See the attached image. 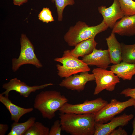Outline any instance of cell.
Returning a JSON list of instances; mask_svg holds the SVG:
<instances>
[{
  "label": "cell",
  "mask_w": 135,
  "mask_h": 135,
  "mask_svg": "<svg viewBox=\"0 0 135 135\" xmlns=\"http://www.w3.org/2000/svg\"><path fill=\"white\" fill-rule=\"evenodd\" d=\"M62 131L72 135H94V114H58Z\"/></svg>",
  "instance_id": "obj_1"
},
{
  "label": "cell",
  "mask_w": 135,
  "mask_h": 135,
  "mask_svg": "<svg viewBox=\"0 0 135 135\" xmlns=\"http://www.w3.org/2000/svg\"><path fill=\"white\" fill-rule=\"evenodd\" d=\"M36 118H30L23 123L14 122L11 126V129L8 135H24V133L35 122Z\"/></svg>",
  "instance_id": "obj_19"
},
{
  "label": "cell",
  "mask_w": 135,
  "mask_h": 135,
  "mask_svg": "<svg viewBox=\"0 0 135 135\" xmlns=\"http://www.w3.org/2000/svg\"><path fill=\"white\" fill-rule=\"evenodd\" d=\"M95 80L93 74H90L88 72H82L80 74H75L65 78L59 85L68 90L80 92L84 90L88 82Z\"/></svg>",
  "instance_id": "obj_11"
},
{
  "label": "cell",
  "mask_w": 135,
  "mask_h": 135,
  "mask_svg": "<svg viewBox=\"0 0 135 135\" xmlns=\"http://www.w3.org/2000/svg\"><path fill=\"white\" fill-rule=\"evenodd\" d=\"M117 22L112 32L122 36L135 35V15L125 16Z\"/></svg>",
  "instance_id": "obj_14"
},
{
  "label": "cell",
  "mask_w": 135,
  "mask_h": 135,
  "mask_svg": "<svg viewBox=\"0 0 135 135\" xmlns=\"http://www.w3.org/2000/svg\"><path fill=\"white\" fill-rule=\"evenodd\" d=\"M68 101V99L59 92L43 91L36 96L34 106L44 118L51 120L55 116L56 112Z\"/></svg>",
  "instance_id": "obj_2"
},
{
  "label": "cell",
  "mask_w": 135,
  "mask_h": 135,
  "mask_svg": "<svg viewBox=\"0 0 135 135\" xmlns=\"http://www.w3.org/2000/svg\"><path fill=\"white\" fill-rule=\"evenodd\" d=\"M0 102L9 110L11 115V120L18 122L20 118L24 114L30 113L34 110L33 108H25L16 105L12 103L9 97L0 94Z\"/></svg>",
  "instance_id": "obj_15"
},
{
  "label": "cell",
  "mask_w": 135,
  "mask_h": 135,
  "mask_svg": "<svg viewBox=\"0 0 135 135\" xmlns=\"http://www.w3.org/2000/svg\"><path fill=\"white\" fill-rule=\"evenodd\" d=\"M53 85V84L50 83L40 86H30L15 78L11 80L8 82L2 85V88L6 90L2 94L3 95H4L6 96L9 97V92L11 91L14 90L20 93L21 96L27 98L32 92Z\"/></svg>",
  "instance_id": "obj_9"
},
{
  "label": "cell",
  "mask_w": 135,
  "mask_h": 135,
  "mask_svg": "<svg viewBox=\"0 0 135 135\" xmlns=\"http://www.w3.org/2000/svg\"><path fill=\"white\" fill-rule=\"evenodd\" d=\"M94 39L91 38L80 42L74 49L70 50L71 54L77 58L90 54L96 48L98 44Z\"/></svg>",
  "instance_id": "obj_18"
},
{
  "label": "cell",
  "mask_w": 135,
  "mask_h": 135,
  "mask_svg": "<svg viewBox=\"0 0 135 135\" xmlns=\"http://www.w3.org/2000/svg\"><path fill=\"white\" fill-rule=\"evenodd\" d=\"M38 18L40 20L46 23L54 21L51 12L48 8H43L39 14Z\"/></svg>",
  "instance_id": "obj_24"
},
{
  "label": "cell",
  "mask_w": 135,
  "mask_h": 135,
  "mask_svg": "<svg viewBox=\"0 0 135 135\" xmlns=\"http://www.w3.org/2000/svg\"><path fill=\"white\" fill-rule=\"evenodd\" d=\"M82 60L88 66H95L106 69L111 64L108 50L95 48L91 53L82 57Z\"/></svg>",
  "instance_id": "obj_13"
},
{
  "label": "cell",
  "mask_w": 135,
  "mask_h": 135,
  "mask_svg": "<svg viewBox=\"0 0 135 135\" xmlns=\"http://www.w3.org/2000/svg\"><path fill=\"white\" fill-rule=\"evenodd\" d=\"M108 28L103 20L99 24L89 26L86 23L79 21L74 26L70 27L64 36L65 42L70 46H75L80 42L91 38L105 31Z\"/></svg>",
  "instance_id": "obj_3"
},
{
  "label": "cell",
  "mask_w": 135,
  "mask_h": 135,
  "mask_svg": "<svg viewBox=\"0 0 135 135\" xmlns=\"http://www.w3.org/2000/svg\"><path fill=\"white\" fill-rule=\"evenodd\" d=\"M134 106L135 100L132 98L124 102L119 101L115 98L112 99L109 103L94 114L95 122L100 124L107 123L126 108Z\"/></svg>",
  "instance_id": "obj_6"
},
{
  "label": "cell",
  "mask_w": 135,
  "mask_h": 135,
  "mask_svg": "<svg viewBox=\"0 0 135 135\" xmlns=\"http://www.w3.org/2000/svg\"><path fill=\"white\" fill-rule=\"evenodd\" d=\"M120 94L126 97H130L135 100V88H128L123 90Z\"/></svg>",
  "instance_id": "obj_26"
},
{
  "label": "cell",
  "mask_w": 135,
  "mask_h": 135,
  "mask_svg": "<svg viewBox=\"0 0 135 135\" xmlns=\"http://www.w3.org/2000/svg\"><path fill=\"white\" fill-rule=\"evenodd\" d=\"M135 110V106H134ZM132 127L133 128V130L132 134V135H135V116L134 119L132 122Z\"/></svg>",
  "instance_id": "obj_30"
},
{
  "label": "cell",
  "mask_w": 135,
  "mask_h": 135,
  "mask_svg": "<svg viewBox=\"0 0 135 135\" xmlns=\"http://www.w3.org/2000/svg\"><path fill=\"white\" fill-rule=\"evenodd\" d=\"M21 49L18 58L12 60V70L16 72L22 66L26 64L33 65L38 68L43 66L34 53V46L26 35L22 34L20 39Z\"/></svg>",
  "instance_id": "obj_5"
},
{
  "label": "cell",
  "mask_w": 135,
  "mask_h": 135,
  "mask_svg": "<svg viewBox=\"0 0 135 135\" xmlns=\"http://www.w3.org/2000/svg\"><path fill=\"white\" fill-rule=\"evenodd\" d=\"M9 129L8 125L6 124H0V135L6 134L7 131Z\"/></svg>",
  "instance_id": "obj_28"
},
{
  "label": "cell",
  "mask_w": 135,
  "mask_h": 135,
  "mask_svg": "<svg viewBox=\"0 0 135 135\" xmlns=\"http://www.w3.org/2000/svg\"><path fill=\"white\" fill-rule=\"evenodd\" d=\"M55 3L58 15V20L62 21L63 19V13L64 8L68 5H73L75 3L74 0H52Z\"/></svg>",
  "instance_id": "obj_23"
},
{
  "label": "cell",
  "mask_w": 135,
  "mask_h": 135,
  "mask_svg": "<svg viewBox=\"0 0 135 135\" xmlns=\"http://www.w3.org/2000/svg\"><path fill=\"white\" fill-rule=\"evenodd\" d=\"M110 70L119 78L124 80H130L135 75V64L122 62L114 64L110 67Z\"/></svg>",
  "instance_id": "obj_17"
},
{
  "label": "cell",
  "mask_w": 135,
  "mask_h": 135,
  "mask_svg": "<svg viewBox=\"0 0 135 135\" xmlns=\"http://www.w3.org/2000/svg\"><path fill=\"white\" fill-rule=\"evenodd\" d=\"M134 117L132 114L128 115L124 114L119 116L114 117L107 124L95 122L94 135H110L117 127H123L128 124Z\"/></svg>",
  "instance_id": "obj_10"
},
{
  "label": "cell",
  "mask_w": 135,
  "mask_h": 135,
  "mask_svg": "<svg viewBox=\"0 0 135 135\" xmlns=\"http://www.w3.org/2000/svg\"><path fill=\"white\" fill-rule=\"evenodd\" d=\"M92 72L96 84L94 95L98 94L105 90L112 92L114 90L116 84L120 82L119 78L111 70L98 68L93 69Z\"/></svg>",
  "instance_id": "obj_8"
},
{
  "label": "cell",
  "mask_w": 135,
  "mask_h": 135,
  "mask_svg": "<svg viewBox=\"0 0 135 135\" xmlns=\"http://www.w3.org/2000/svg\"><path fill=\"white\" fill-rule=\"evenodd\" d=\"M62 130L60 120H57L50 130L49 135H61Z\"/></svg>",
  "instance_id": "obj_25"
},
{
  "label": "cell",
  "mask_w": 135,
  "mask_h": 135,
  "mask_svg": "<svg viewBox=\"0 0 135 135\" xmlns=\"http://www.w3.org/2000/svg\"><path fill=\"white\" fill-rule=\"evenodd\" d=\"M50 130L42 123L35 122L24 135H49Z\"/></svg>",
  "instance_id": "obj_21"
},
{
  "label": "cell",
  "mask_w": 135,
  "mask_h": 135,
  "mask_svg": "<svg viewBox=\"0 0 135 135\" xmlns=\"http://www.w3.org/2000/svg\"><path fill=\"white\" fill-rule=\"evenodd\" d=\"M122 46V62L135 64V44L126 45L121 44Z\"/></svg>",
  "instance_id": "obj_20"
},
{
  "label": "cell",
  "mask_w": 135,
  "mask_h": 135,
  "mask_svg": "<svg viewBox=\"0 0 135 135\" xmlns=\"http://www.w3.org/2000/svg\"><path fill=\"white\" fill-rule=\"evenodd\" d=\"M14 5L18 6H20L26 3L28 0H13Z\"/></svg>",
  "instance_id": "obj_29"
},
{
  "label": "cell",
  "mask_w": 135,
  "mask_h": 135,
  "mask_svg": "<svg viewBox=\"0 0 135 135\" xmlns=\"http://www.w3.org/2000/svg\"><path fill=\"white\" fill-rule=\"evenodd\" d=\"M54 60L62 64L56 65L58 74L61 78H66L79 73L90 70L88 65L82 60L73 56L69 50L65 51L62 57L56 58Z\"/></svg>",
  "instance_id": "obj_4"
},
{
  "label": "cell",
  "mask_w": 135,
  "mask_h": 135,
  "mask_svg": "<svg viewBox=\"0 0 135 135\" xmlns=\"http://www.w3.org/2000/svg\"><path fill=\"white\" fill-rule=\"evenodd\" d=\"M110 57L111 64H114L120 63L122 61V46L121 44L117 40L115 34L112 32L106 39Z\"/></svg>",
  "instance_id": "obj_16"
},
{
  "label": "cell",
  "mask_w": 135,
  "mask_h": 135,
  "mask_svg": "<svg viewBox=\"0 0 135 135\" xmlns=\"http://www.w3.org/2000/svg\"><path fill=\"white\" fill-rule=\"evenodd\" d=\"M128 134L121 127H119L117 129L114 130L110 135H127Z\"/></svg>",
  "instance_id": "obj_27"
},
{
  "label": "cell",
  "mask_w": 135,
  "mask_h": 135,
  "mask_svg": "<svg viewBox=\"0 0 135 135\" xmlns=\"http://www.w3.org/2000/svg\"><path fill=\"white\" fill-rule=\"evenodd\" d=\"M108 103L101 98L91 100H88L82 104H72L67 102L59 110L60 113L76 114H95Z\"/></svg>",
  "instance_id": "obj_7"
},
{
  "label": "cell",
  "mask_w": 135,
  "mask_h": 135,
  "mask_svg": "<svg viewBox=\"0 0 135 135\" xmlns=\"http://www.w3.org/2000/svg\"><path fill=\"white\" fill-rule=\"evenodd\" d=\"M98 10L103 18V20L108 27L112 29L117 21L124 16L118 0H114L112 4L108 8L102 6Z\"/></svg>",
  "instance_id": "obj_12"
},
{
  "label": "cell",
  "mask_w": 135,
  "mask_h": 135,
  "mask_svg": "<svg viewBox=\"0 0 135 135\" xmlns=\"http://www.w3.org/2000/svg\"><path fill=\"white\" fill-rule=\"evenodd\" d=\"M124 16L135 15V2L132 0H118Z\"/></svg>",
  "instance_id": "obj_22"
}]
</instances>
